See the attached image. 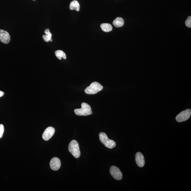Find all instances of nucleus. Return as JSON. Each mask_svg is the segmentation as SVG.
<instances>
[{
    "label": "nucleus",
    "mask_w": 191,
    "mask_h": 191,
    "mask_svg": "<svg viewBox=\"0 0 191 191\" xmlns=\"http://www.w3.org/2000/svg\"><path fill=\"white\" fill-rule=\"evenodd\" d=\"M81 106V108L74 110V113L77 116H87L93 114L91 107L87 103L82 102Z\"/></svg>",
    "instance_id": "obj_1"
},
{
    "label": "nucleus",
    "mask_w": 191,
    "mask_h": 191,
    "mask_svg": "<svg viewBox=\"0 0 191 191\" xmlns=\"http://www.w3.org/2000/svg\"><path fill=\"white\" fill-rule=\"evenodd\" d=\"M99 136L100 141L107 148L112 149L116 147V142L114 140L108 138L107 136L105 133H100Z\"/></svg>",
    "instance_id": "obj_2"
},
{
    "label": "nucleus",
    "mask_w": 191,
    "mask_h": 191,
    "mask_svg": "<svg viewBox=\"0 0 191 191\" xmlns=\"http://www.w3.org/2000/svg\"><path fill=\"white\" fill-rule=\"evenodd\" d=\"M103 89V87L97 82H94L89 86L87 87L85 90V93L88 94H95L101 91Z\"/></svg>",
    "instance_id": "obj_3"
},
{
    "label": "nucleus",
    "mask_w": 191,
    "mask_h": 191,
    "mask_svg": "<svg viewBox=\"0 0 191 191\" xmlns=\"http://www.w3.org/2000/svg\"><path fill=\"white\" fill-rule=\"evenodd\" d=\"M69 152L76 158H78L80 155V152L79 149V145L77 141L73 140L70 142L69 146Z\"/></svg>",
    "instance_id": "obj_4"
},
{
    "label": "nucleus",
    "mask_w": 191,
    "mask_h": 191,
    "mask_svg": "<svg viewBox=\"0 0 191 191\" xmlns=\"http://www.w3.org/2000/svg\"><path fill=\"white\" fill-rule=\"evenodd\" d=\"M191 111L190 109H187L181 112L176 116V120L178 122H182L187 120L190 117Z\"/></svg>",
    "instance_id": "obj_5"
},
{
    "label": "nucleus",
    "mask_w": 191,
    "mask_h": 191,
    "mask_svg": "<svg viewBox=\"0 0 191 191\" xmlns=\"http://www.w3.org/2000/svg\"><path fill=\"white\" fill-rule=\"evenodd\" d=\"M110 172L113 178L117 180H120L122 179V174L119 168L115 166H111Z\"/></svg>",
    "instance_id": "obj_6"
},
{
    "label": "nucleus",
    "mask_w": 191,
    "mask_h": 191,
    "mask_svg": "<svg viewBox=\"0 0 191 191\" xmlns=\"http://www.w3.org/2000/svg\"><path fill=\"white\" fill-rule=\"evenodd\" d=\"M55 129L52 127H48L43 132L42 137L45 140H48L53 136L55 133Z\"/></svg>",
    "instance_id": "obj_7"
},
{
    "label": "nucleus",
    "mask_w": 191,
    "mask_h": 191,
    "mask_svg": "<svg viewBox=\"0 0 191 191\" xmlns=\"http://www.w3.org/2000/svg\"><path fill=\"white\" fill-rule=\"evenodd\" d=\"M0 41L5 44H7L10 42V36L8 32L0 29Z\"/></svg>",
    "instance_id": "obj_8"
},
{
    "label": "nucleus",
    "mask_w": 191,
    "mask_h": 191,
    "mask_svg": "<svg viewBox=\"0 0 191 191\" xmlns=\"http://www.w3.org/2000/svg\"><path fill=\"white\" fill-rule=\"evenodd\" d=\"M50 167L53 171H57L61 166V162L59 158L54 157L52 158L50 163Z\"/></svg>",
    "instance_id": "obj_9"
},
{
    "label": "nucleus",
    "mask_w": 191,
    "mask_h": 191,
    "mask_svg": "<svg viewBox=\"0 0 191 191\" xmlns=\"http://www.w3.org/2000/svg\"><path fill=\"white\" fill-rule=\"evenodd\" d=\"M135 160L137 165L140 167H143L145 164V160L143 154L140 152L136 154Z\"/></svg>",
    "instance_id": "obj_10"
},
{
    "label": "nucleus",
    "mask_w": 191,
    "mask_h": 191,
    "mask_svg": "<svg viewBox=\"0 0 191 191\" xmlns=\"http://www.w3.org/2000/svg\"><path fill=\"white\" fill-rule=\"evenodd\" d=\"M113 25L116 27H120L123 26L124 24V19L122 18L118 17L113 21Z\"/></svg>",
    "instance_id": "obj_11"
},
{
    "label": "nucleus",
    "mask_w": 191,
    "mask_h": 191,
    "mask_svg": "<svg viewBox=\"0 0 191 191\" xmlns=\"http://www.w3.org/2000/svg\"><path fill=\"white\" fill-rule=\"evenodd\" d=\"M44 32L45 35H44L43 36V38L44 41L46 42L49 41L52 42L53 40L51 39L52 35L51 32H50L49 29H46L45 30Z\"/></svg>",
    "instance_id": "obj_12"
},
{
    "label": "nucleus",
    "mask_w": 191,
    "mask_h": 191,
    "mask_svg": "<svg viewBox=\"0 0 191 191\" xmlns=\"http://www.w3.org/2000/svg\"><path fill=\"white\" fill-rule=\"evenodd\" d=\"M80 6L79 2L77 1L74 0L70 3L69 8L71 10H75L76 11H79L80 10Z\"/></svg>",
    "instance_id": "obj_13"
},
{
    "label": "nucleus",
    "mask_w": 191,
    "mask_h": 191,
    "mask_svg": "<svg viewBox=\"0 0 191 191\" xmlns=\"http://www.w3.org/2000/svg\"><path fill=\"white\" fill-rule=\"evenodd\" d=\"M100 27L103 31L106 32L111 31L113 29L112 26L109 24H102Z\"/></svg>",
    "instance_id": "obj_14"
},
{
    "label": "nucleus",
    "mask_w": 191,
    "mask_h": 191,
    "mask_svg": "<svg viewBox=\"0 0 191 191\" xmlns=\"http://www.w3.org/2000/svg\"><path fill=\"white\" fill-rule=\"evenodd\" d=\"M55 55L60 60H61L62 58L64 59H66L67 58L65 53H64V51H61V50H58L55 52Z\"/></svg>",
    "instance_id": "obj_15"
},
{
    "label": "nucleus",
    "mask_w": 191,
    "mask_h": 191,
    "mask_svg": "<svg viewBox=\"0 0 191 191\" xmlns=\"http://www.w3.org/2000/svg\"><path fill=\"white\" fill-rule=\"evenodd\" d=\"M185 24L186 26L189 28L191 27V16H189L188 17L187 20L185 22Z\"/></svg>",
    "instance_id": "obj_16"
},
{
    "label": "nucleus",
    "mask_w": 191,
    "mask_h": 191,
    "mask_svg": "<svg viewBox=\"0 0 191 191\" xmlns=\"http://www.w3.org/2000/svg\"><path fill=\"white\" fill-rule=\"evenodd\" d=\"M4 132V127L3 124L0 125V138H2Z\"/></svg>",
    "instance_id": "obj_17"
},
{
    "label": "nucleus",
    "mask_w": 191,
    "mask_h": 191,
    "mask_svg": "<svg viewBox=\"0 0 191 191\" xmlns=\"http://www.w3.org/2000/svg\"><path fill=\"white\" fill-rule=\"evenodd\" d=\"M4 92L1 91H0V98L1 97H2L3 96V95H4Z\"/></svg>",
    "instance_id": "obj_18"
},
{
    "label": "nucleus",
    "mask_w": 191,
    "mask_h": 191,
    "mask_svg": "<svg viewBox=\"0 0 191 191\" xmlns=\"http://www.w3.org/2000/svg\"><path fill=\"white\" fill-rule=\"evenodd\" d=\"M33 1H35V0H33Z\"/></svg>",
    "instance_id": "obj_19"
}]
</instances>
